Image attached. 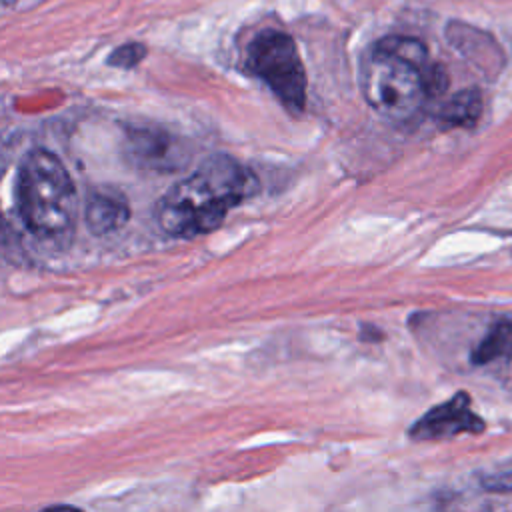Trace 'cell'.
Listing matches in <instances>:
<instances>
[{"instance_id": "obj_1", "label": "cell", "mask_w": 512, "mask_h": 512, "mask_svg": "<svg viewBox=\"0 0 512 512\" xmlns=\"http://www.w3.org/2000/svg\"><path fill=\"white\" fill-rule=\"evenodd\" d=\"M258 190V178L248 166L228 154H214L160 198L156 220L168 236L196 238L216 230L232 208Z\"/></svg>"}, {"instance_id": "obj_2", "label": "cell", "mask_w": 512, "mask_h": 512, "mask_svg": "<svg viewBox=\"0 0 512 512\" xmlns=\"http://www.w3.org/2000/svg\"><path fill=\"white\" fill-rule=\"evenodd\" d=\"M18 214L32 236L44 244L68 246L78 218L74 182L56 154L36 148L28 152L16 178Z\"/></svg>"}, {"instance_id": "obj_3", "label": "cell", "mask_w": 512, "mask_h": 512, "mask_svg": "<svg viewBox=\"0 0 512 512\" xmlns=\"http://www.w3.org/2000/svg\"><path fill=\"white\" fill-rule=\"evenodd\" d=\"M424 68L372 48L360 72L362 94L376 112L392 120H410L428 100Z\"/></svg>"}, {"instance_id": "obj_4", "label": "cell", "mask_w": 512, "mask_h": 512, "mask_svg": "<svg viewBox=\"0 0 512 512\" xmlns=\"http://www.w3.org/2000/svg\"><path fill=\"white\" fill-rule=\"evenodd\" d=\"M246 68L260 78L292 114L302 112L306 102V72L294 40L266 28L252 38L246 50Z\"/></svg>"}, {"instance_id": "obj_5", "label": "cell", "mask_w": 512, "mask_h": 512, "mask_svg": "<svg viewBox=\"0 0 512 512\" xmlns=\"http://www.w3.org/2000/svg\"><path fill=\"white\" fill-rule=\"evenodd\" d=\"M486 422L472 410V400L466 392L454 394L444 404L424 412L410 428L412 440H446L458 434H480Z\"/></svg>"}, {"instance_id": "obj_6", "label": "cell", "mask_w": 512, "mask_h": 512, "mask_svg": "<svg viewBox=\"0 0 512 512\" xmlns=\"http://www.w3.org/2000/svg\"><path fill=\"white\" fill-rule=\"evenodd\" d=\"M124 154L140 170L168 172L184 164L176 138L152 126H130L124 138Z\"/></svg>"}, {"instance_id": "obj_7", "label": "cell", "mask_w": 512, "mask_h": 512, "mask_svg": "<svg viewBox=\"0 0 512 512\" xmlns=\"http://www.w3.org/2000/svg\"><path fill=\"white\" fill-rule=\"evenodd\" d=\"M130 218V206L122 192L114 188H96L88 194L84 220L92 234L104 236L120 230Z\"/></svg>"}, {"instance_id": "obj_8", "label": "cell", "mask_w": 512, "mask_h": 512, "mask_svg": "<svg viewBox=\"0 0 512 512\" xmlns=\"http://www.w3.org/2000/svg\"><path fill=\"white\" fill-rule=\"evenodd\" d=\"M482 114V96L476 88L460 90L448 98L436 112V118L442 126H462L472 128Z\"/></svg>"}, {"instance_id": "obj_9", "label": "cell", "mask_w": 512, "mask_h": 512, "mask_svg": "<svg viewBox=\"0 0 512 512\" xmlns=\"http://www.w3.org/2000/svg\"><path fill=\"white\" fill-rule=\"evenodd\" d=\"M512 358V320H498L490 326L486 336L472 348L470 362L474 366L492 364Z\"/></svg>"}, {"instance_id": "obj_10", "label": "cell", "mask_w": 512, "mask_h": 512, "mask_svg": "<svg viewBox=\"0 0 512 512\" xmlns=\"http://www.w3.org/2000/svg\"><path fill=\"white\" fill-rule=\"evenodd\" d=\"M382 52L394 54L398 58H404L416 66H426L428 64V54H426V46L416 40V38H408V36H386L382 40H378V44L374 46Z\"/></svg>"}, {"instance_id": "obj_11", "label": "cell", "mask_w": 512, "mask_h": 512, "mask_svg": "<svg viewBox=\"0 0 512 512\" xmlns=\"http://www.w3.org/2000/svg\"><path fill=\"white\" fill-rule=\"evenodd\" d=\"M478 484L488 492H512V460L480 472Z\"/></svg>"}, {"instance_id": "obj_12", "label": "cell", "mask_w": 512, "mask_h": 512, "mask_svg": "<svg viewBox=\"0 0 512 512\" xmlns=\"http://www.w3.org/2000/svg\"><path fill=\"white\" fill-rule=\"evenodd\" d=\"M144 56H146V46H144V44H140V42H128V44L118 46V48L110 54L108 64H110V66H116V68H132V66H136Z\"/></svg>"}]
</instances>
